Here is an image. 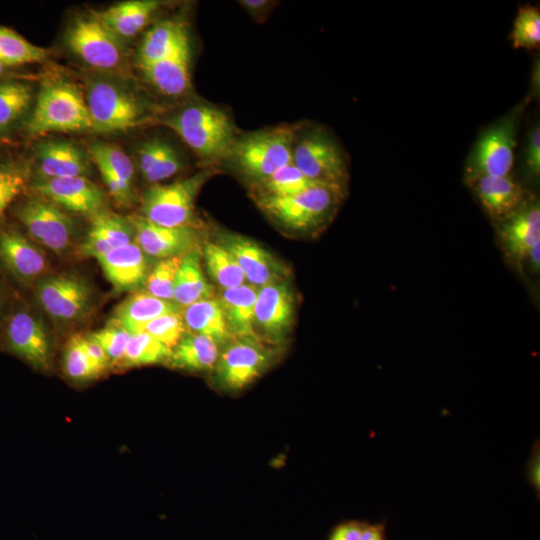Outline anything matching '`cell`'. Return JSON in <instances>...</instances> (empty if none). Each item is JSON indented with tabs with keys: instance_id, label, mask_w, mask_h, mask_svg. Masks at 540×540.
Returning a JSON list of instances; mask_svg holds the SVG:
<instances>
[{
	"instance_id": "cell-11",
	"label": "cell",
	"mask_w": 540,
	"mask_h": 540,
	"mask_svg": "<svg viewBox=\"0 0 540 540\" xmlns=\"http://www.w3.org/2000/svg\"><path fill=\"white\" fill-rule=\"evenodd\" d=\"M35 293L45 312L61 322L81 318L92 302L90 284L84 278L69 273L38 280Z\"/></svg>"
},
{
	"instance_id": "cell-42",
	"label": "cell",
	"mask_w": 540,
	"mask_h": 540,
	"mask_svg": "<svg viewBox=\"0 0 540 540\" xmlns=\"http://www.w3.org/2000/svg\"><path fill=\"white\" fill-rule=\"evenodd\" d=\"M89 336L103 348L109 363H117L121 362L132 334L112 320L106 327Z\"/></svg>"
},
{
	"instance_id": "cell-14",
	"label": "cell",
	"mask_w": 540,
	"mask_h": 540,
	"mask_svg": "<svg viewBox=\"0 0 540 540\" xmlns=\"http://www.w3.org/2000/svg\"><path fill=\"white\" fill-rule=\"evenodd\" d=\"M4 341L13 354L39 370L50 361V342L42 321L26 310L11 313L4 324Z\"/></svg>"
},
{
	"instance_id": "cell-50",
	"label": "cell",
	"mask_w": 540,
	"mask_h": 540,
	"mask_svg": "<svg viewBox=\"0 0 540 540\" xmlns=\"http://www.w3.org/2000/svg\"><path fill=\"white\" fill-rule=\"evenodd\" d=\"M360 540H386L385 525L364 523Z\"/></svg>"
},
{
	"instance_id": "cell-19",
	"label": "cell",
	"mask_w": 540,
	"mask_h": 540,
	"mask_svg": "<svg viewBox=\"0 0 540 540\" xmlns=\"http://www.w3.org/2000/svg\"><path fill=\"white\" fill-rule=\"evenodd\" d=\"M0 266L15 280L29 284L46 270L43 252L13 229L0 232Z\"/></svg>"
},
{
	"instance_id": "cell-23",
	"label": "cell",
	"mask_w": 540,
	"mask_h": 540,
	"mask_svg": "<svg viewBox=\"0 0 540 540\" xmlns=\"http://www.w3.org/2000/svg\"><path fill=\"white\" fill-rule=\"evenodd\" d=\"M41 179L85 176L89 163L84 153L68 141H48L42 143L36 154Z\"/></svg>"
},
{
	"instance_id": "cell-47",
	"label": "cell",
	"mask_w": 540,
	"mask_h": 540,
	"mask_svg": "<svg viewBox=\"0 0 540 540\" xmlns=\"http://www.w3.org/2000/svg\"><path fill=\"white\" fill-rule=\"evenodd\" d=\"M526 478L535 490L537 496L540 494V446L539 440L535 441L530 458L526 465Z\"/></svg>"
},
{
	"instance_id": "cell-1",
	"label": "cell",
	"mask_w": 540,
	"mask_h": 540,
	"mask_svg": "<svg viewBox=\"0 0 540 540\" xmlns=\"http://www.w3.org/2000/svg\"><path fill=\"white\" fill-rule=\"evenodd\" d=\"M200 158H227L236 140L234 124L227 113L209 104L189 105L165 120Z\"/></svg>"
},
{
	"instance_id": "cell-38",
	"label": "cell",
	"mask_w": 540,
	"mask_h": 540,
	"mask_svg": "<svg viewBox=\"0 0 540 540\" xmlns=\"http://www.w3.org/2000/svg\"><path fill=\"white\" fill-rule=\"evenodd\" d=\"M183 256L160 259L149 270L144 286L146 292L162 300L174 302V287L177 271Z\"/></svg>"
},
{
	"instance_id": "cell-48",
	"label": "cell",
	"mask_w": 540,
	"mask_h": 540,
	"mask_svg": "<svg viewBox=\"0 0 540 540\" xmlns=\"http://www.w3.org/2000/svg\"><path fill=\"white\" fill-rule=\"evenodd\" d=\"M364 523L359 521L343 522L333 529L329 540H360Z\"/></svg>"
},
{
	"instance_id": "cell-41",
	"label": "cell",
	"mask_w": 540,
	"mask_h": 540,
	"mask_svg": "<svg viewBox=\"0 0 540 540\" xmlns=\"http://www.w3.org/2000/svg\"><path fill=\"white\" fill-rule=\"evenodd\" d=\"M143 331L172 350L185 335L187 329L182 313L175 312L152 320Z\"/></svg>"
},
{
	"instance_id": "cell-25",
	"label": "cell",
	"mask_w": 540,
	"mask_h": 540,
	"mask_svg": "<svg viewBox=\"0 0 540 540\" xmlns=\"http://www.w3.org/2000/svg\"><path fill=\"white\" fill-rule=\"evenodd\" d=\"M190 43L159 61L141 67L146 79L162 94L177 97L190 85Z\"/></svg>"
},
{
	"instance_id": "cell-8",
	"label": "cell",
	"mask_w": 540,
	"mask_h": 540,
	"mask_svg": "<svg viewBox=\"0 0 540 540\" xmlns=\"http://www.w3.org/2000/svg\"><path fill=\"white\" fill-rule=\"evenodd\" d=\"M91 119V131L115 133L141 125L145 108L125 86L106 79L92 80L85 96Z\"/></svg>"
},
{
	"instance_id": "cell-16",
	"label": "cell",
	"mask_w": 540,
	"mask_h": 540,
	"mask_svg": "<svg viewBox=\"0 0 540 540\" xmlns=\"http://www.w3.org/2000/svg\"><path fill=\"white\" fill-rule=\"evenodd\" d=\"M33 188L44 199L75 213L94 216L105 203L102 190L85 176L40 179Z\"/></svg>"
},
{
	"instance_id": "cell-36",
	"label": "cell",
	"mask_w": 540,
	"mask_h": 540,
	"mask_svg": "<svg viewBox=\"0 0 540 540\" xmlns=\"http://www.w3.org/2000/svg\"><path fill=\"white\" fill-rule=\"evenodd\" d=\"M510 39L514 48L538 50L540 46V10L530 3L519 6Z\"/></svg>"
},
{
	"instance_id": "cell-53",
	"label": "cell",
	"mask_w": 540,
	"mask_h": 540,
	"mask_svg": "<svg viewBox=\"0 0 540 540\" xmlns=\"http://www.w3.org/2000/svg\"><path fill=\"white\" fill-rule=\"evenodd\" d=\"M532 79H533V84H532L533 91L531 93L535 95L536 93L537 94L539 93V61L538 59L537 61L534 62Z\"/></svg>"
},
{
	"instance_id": "cell-28",
	"label": "cell",
	"mask_w": 540,
	"mask_h": 540,
	"mask_svg": "<svg viewBox=\"0 0 540 540\" xmlns=\"http://www.w3.org/2000/svg\"><path fill=\"white\" fill-rule=\"evenodd\" d=\"M175 312H181V308L174 302L159 299L147 292L136 293L117 307L113 321L134 334L143 331L149 322L159 316Z\"/></svg>"
},
{
	"instance_id": "cell-5",
	"label": "cell",
	"mask_w": 540,
	"mask_h": 540,
	"mask_svg": "<svg viewBox=\"0 0 540 540\" xmlns=\"http://www.w3.org/2000/svg\"><path fill=\"white\" fill-rule=\"evenodd\" d=\"M528 100L519 103L507 115L481 132L465 162L466 183L479 176L511 174L517 146L518 120Z\"/></svg>"
},
{
	"instance_id": "cell-15",
	"label": "cell",
	"mask_w": 540,
	"mask_h": 540,
	"mask_svg": "<svg viewBox=\"0 0 540 540\" xmlns=\"http://www.w3.org/2000/svg\"><path fill=\"white\" fill-rule=\"evenodd\" d=\"M134 242L147 257L166 259L197 250L198 233L192 226L166 227L141 216L130 219Z\"/></svg>"
},
{
	"instance_id": "cell-39",
	"label": "cell",
	"mask_w": 540,
	"mask_h": 540,
	"mask_svg": "<svg viewBox=\"0 0 540 540\" xmlns=\"http://www.w3.org/2000/svg\"><path fill=\"white\" fill-rule=\"evenodd\" d=\"M94 162L104 164L127 187L132 188L134 165L129 156L118 146L107 143H95L90 147Z\"/></svg>"
},
{
	"instance_id": "cell-30",
	"label": "cell",
	"mask_w": 540,
	"mask_h": 540,
	"mask_svg": "<svg viewBox=\"0 0 540 540\" xmlns=\"http://www.w3.org/2000/svg\"><path fill=\"white\" fill-rule=\"evenodd\" d=\"M220 347L210 338L186 332L172 349L168 363L191 372H212Z\"/></svg>"
},
{
	"instance_id": "cell-45",
	"label": "cell",
	"mask_w": 540,
	"mask_h": 540,
	"mask_svg": "<svg viewBox=\"0 0 540 540\" xmlns=\"http://www.w3.org/2000/svg\"><path fill=\"white\" fill-rule=\"evenodd\" d=\"M171 145L160 138H152L143 142L137 151L138 167L144 177L162 159Z\"/></svg>"
},
{
	"instance_id": "cell-26",
	"label": "cell",
	"mask_w": 540,
	"mask_h": 540,
	"mask_svg": "<svg viewBox=\"0 0 540 540\" xmlns=\"http://www.w3.org/2000/svg\"><path fill=\"white\" fill-rule=\"evenodd\" d=\"M160 5L155 0H131L95 14L118 38H131L148 24Z\"/></svg>"
},
{
	"instance_id": "cell-34",
	"label": "cell",
	"mask_w": 540,
	"mask_h": 540,
	"mask_svg": "<svg viewBox=\"0 0 540 540\" xmlns=\"http://www.w3.org/2000/svg\"><path fill=\"white\" fill-rule=\"evenodd\" d=\"M32 100L29 84L0 80V132L11 128L28 110Z\"/></svg>"
},
{
	"instance_id": "cell-9",
	"label": "cell",
	"mask_w": 540,
	"mask_h": 540,
	"mask_svg": "<svg viewBox=\"0 0 540 540\" xmlns=\"http://www.w3.org/2000/svg\"><path fill=\"white\" fill-rule=\"evenodd\" d=\"M212 173L203 170L169 184H153L143 196L141 217L166 227L192 226L196 198Z\"/></svg>"
},
{
	"instance_id": "cell-4",
	"label": "cell",
	"mask_w": 540,
	"mask_h": 540,
	"mask_svg": "<svg viewBox=\"0 0 540 540\" xmlns=\"http://www.w3.org/2000/svg\"><path fill=\"white\" fill-rule=\"evenodd\" d=\"M294 136L287 125L249 133L236 138L227 158L259 184L292 163Z\"/></svg>"
},
{
	"instance_id": "cell-54",
	"label": "cell",
	"mask_w": 540,
	"mask_h": 540,
	"mask_svg": "<svg viewBox=\"0 0 540 540\" xmlns=\"http://www.w3.org/2000/svg\"><path fill=\"white\" fill-rule=\"evenodd\" d=\"M8 69L9 68H7L6 66H4L3 64L0 63V80H2L3 75L6 74Z\"/></svg>"
},
{
	"instance_id": "cell-32",
	"label": "cell",
	"mask_w": 540,
	"mask_h": 540,
	"mask_svg": "<svg viewBox=\"0 0 540 540\" xmlns=\"http://www.w3.org/2000/svg\"><path fill=\"white\" fill-rule=\"evenodd\" d=\"M203 259L209 276L222 289L235 288L247 283L234 256L219 242L205 244Z\"/></svg>"
},
{
	"instance_id": "cell-12",
	"label": "cell",
	"mask_w": 540,
	"mask_h": 540,
	"mask_svg": "<svg viewBox=\"0 0 540 540\" xmlns=\"http://www.w3.org/2000/svg\"><path fill=\"white\" fill-rule=\"evenodd\" d=\"M16 216L29 235L46 248L60 254L70 247L73 220L54 203L44 198L29 200L16 210Z\"/></svg>"
},
{
	"instance_id": "cell-46",
	"label": "cell",
	"mask_w": 540,
	"mask_h": 540,
	"mask_svg": "<svg viewBox=\"0 0 540 540\" xmlns=\"http://www.w3.org/2000/svg\"><path fill=\"white\" fill-rule=\"evenodd\" d=\"M181 167L182 161L178 152L170 146L160 162L144 176V179L149 183L159 184L174 176Z\"/></svg>"
},
{
	"instance_id": "cell-40",
	"label": "cell",
	"mask_w": 540,
	"mask_h": 540,
	"mask_svg": "<svg viewBox=\"0 0 540 540\" xmlns=\"http://www.w3.org/2000/svg\"><path fill=\"white\" fill-rule=\"evenodd\" d=\"M64 367L67 375L74 380H88L100 375L103 371L88 355L83 337L73 336L66 347Z\"/></svg>"
},
{
	"instance_id": "cell-52",
	"label": "cell",
	"mask_w": 540,
	"mask_h": 540,
	"mask_svg": "<svg viewBox=\"0 0 540 540\" xmlns=\"http://www.w3.org/2000/svg\"><path fill=\"white\" fill-rule=\"evenodd\" d=\"M240 3L250 12H261L270 4L269 1L265 0H244Z\"/></svg>"
},
{
	"instance_id": "cell-24",
	"label": "cell",
	"mask_w": 540,
	"mask_h": 540,
	"mask_svg": "<svg viewBox=\"0 0 540 540\" xmlns=\"http://www.w3.org/2000/svg\"><path fill=\"white\" fill-rule=\"evenodd\" d=\"M258 287L245 283L222 289L217 297L232 337L262 340L255 329V303Z\"/></svg>"
},
{
	"instance_id": "cell-51",
	"label": "cell",
	"mask_w": 540,
	"mask_h": 540,
	"mask_svg": "<svg viewBox=\"0 0 540 540\" xmlns=\"http://www.w3.org/2000/svg\"><path fill=\"white\" fill-rule=\"evenodd\" d=\"M528 260L530 269L533 272L539 271L540 266V241L535 243L527 254L525 261ZM524 261V262H525Z\"/></svg>"
},
{
	"instance_id": "cell-7",
	"label": "cell",
	"mask_w": 540,
	"mask_h": 540,
	"mask_svg": "<svg viewBox=\"0 0 540 540\" xmlns=\"http://www.w3.org/2000/svg\"><path fill=\"white\" fill-rule=\"evenodd\" d=\"M292 163L311 181L346 190L348 167L336 140L320 126L295 133Z\"/></svg>"
},
{
	"instance_id": "cell-17",
	"label": "cell",
	"mask_w": 540,
	"mask_h": 540,
	"mask_svg": "<svg viewBox=\"0 0 540 540\" xmlns=\"http://www.w3.org/2000/svg\"><path fill=\"white\" fill-rule=\"evenodd\" d=\"M218 242L234 256L248 284L259 288L285 279V268L253 240L239 234L223 233Z\"/></svg>"
},
{
	"instance_id": "cell-43",
	"label": "cell",
	"mask_w": 540,
	"mask_h": 540,
	"mask_svg": "<svg viewBox=\"0 0 540 540\" xmlns=\"http://www.w3.org/2000/svg\"><path fill=\"white\" fill-rule=\"evenodd\" d=\"M25 188L21 171L13 167L0 168V217Z\"/></svg>"
},
{
	"instance_id": "cell-10",
	"label": "cell",
	"mask_w": 540,
	"mask_h": 540,
	"mask_svg": "<svg viewBox=\"0 0 540 540\" xmlns=\"http://www.w3.org/2000/svg\"><path fill=\"white\" fill-rule=\"evenodd\" d=\"M65 41L68 48L92 68L108 71L122 62L121 39L95 12L75 18L67 29Z\"/></svg>"
},
{
	"instance_id": "cell-3",
	"label": "cell",
	"mask_w": 540,
	"mask_h": 540,
	"mask_svg": "<svg viewBox=\"0 0 540 540\" xmlns=\"http://www.w3.org/2000/svg\"><path fill=\"white\" fill-rule=\"evenodd\" d=\"M92 129L85 97L71 82L54 80L39 90L34 109L26 123L32 136L51 132H81Z\"/></svg>"
},
{
	"instance_id": "cell-18",
	"label": "cell",
	"mask_w": 540,
	"mask_h": 540,
	"mask_svg": "<svg viewBox=\"0 0 540 540\" xmlns=\"http://www.w3.org/2000/svg\"><path fill=\"white\" fill-rule=\"evenodd\" d=\"M498 227L500 241L507 256L522 265L533 245L540 241V205L538 199L526 198Z\"/></svg>"
},
{
	"instance_id": "cell-37",
	"label": "cell",
	"mask_w": 540,
	"mask_h": 540,
	"mask_svg": "<svg viewBox=\"0 0 540 540\" xmlns=\"http://www.w3.org/2000/svg\"><path fill=\"white\" fill-rule=\"evenodd\" d=\"M316 184L318 183L309 180L293 163H290L259 183L261 190L259 196H289Z\"/></svg>"
},
{
	"instance_id": "cell-2",
	"label": "cell",
	"mask_w": 540,
	"mask_h": 540,
	"mask_svg": "<svg viewBox=\"0 0 540 540\" xmlns=\"http://www.w3.org/2000/svg\"><path fill=\"white\" fill-rule=\"evenodd\" d=\"M345 191L316 184L289 196H259L258 204L285 229L296 232L317 231L333 218Z\"/></svg>"
},
{
	"instance_id": "cell-44",
	"label": "cell",
	"mask_w": 540,
	"mask_h": 540,
	"mask_svg": "<svg viewBox=\"0 0 540 540\" xmlns=\"http://www.w3.org/2000/svg\"><path fill=\"white\" fill-rule=\"evenodd\" d=\"M527 137L523 149V169L525 175L533 180H538L540 175V126L535 121L527 131Z\"/></svg>"
},
{
	"instance_id": "cell-21",
	"label": "cell",
	"mask_w": 540,
	"mask_h": 540,
	"mask_svg": "<svg viewBox=\"0 0 540 540\" xmlns=\"http://www.w3.org/2000/svg\"><path fill=\"white\" fill-rule=\"evenodd\" d=\"M97 261L117 291L138 288L144 284L149 272L147 256L135 242L114 248Z\"/></svg>"
},
{
	"instance_id": "cell-29",
	"label": "cell",
	"mask_w": 540,
	"mask_h": 540,
	"mask_svg": "<svg viewBox=\"0 0 540 540\" xmlns=\"http://www.w3.org/2000/svg\"><path fill=\"white\" fill-rule=\"evenodd\" d=\"M182 315L188 332L206 336L220 348L234 339L217 297L201 300L187 306Z\"/></svg>"
},
{
	"instance_id": "cell-49",
	"label": "cell",
	"mask_w": 540,
	"mask_h": 540,
	"mask_svg": "<svg viewBox=\"0 0 540 540\" xmlns=\"http://www.w3.org/2000/svg\"><path fill=\"white\" fill-rule=\"evenodd\" d=\"M83 343L90 358L102 371H104L109 364V359L103 348L90 336L83 337Z\"/></svg>"
},
{
	"instance_id": "cell-22",
	"label": "cell",
	"mask_w": 540,
	"mask_h": 540,
	"mask_svg": "<svg viewBox=\"0 0 540 540\" xmlns=\"http://www.w3.org/2000/svg\"><path fill=\"white\" fill-rule=\"evenodd\" d=\"M132 242L134 229L130 219L102 211L93 216L80 253L84 257L98 259L110 250Z\"/></svg>"
},
{
	"instance_id": "cell-20",
	"label": "cell",
	"mask_w": 540,
	"mask_h": 540,
	"mask_svg": "<svg viewBox=\"0 0 540 540\" xmlns=\"http://www.w3.org/2000/svg\"><path fill=\"white\" fill-rule=\"evenodd\" d=\"M488 215L500 222L515 212L528 197L511 174L479 176L468 183Z\"/></svg>"
},
{
	"instance_id": "cell-31",
	"label": "cell",
	"mask_w": 540,
	"mask_h": 540,
	"mask_svg": "<svg viewBox=\"0 0 540 540\" xmlns=\"http://www.w3.org/2000/svg\"><path fill=\"white\" fill-rule=\"evenodd\" d=\"M213 286L207 281L198 250L182 257L174 287V303L181 309L201 300L213 298Z\"/></svg>"
},
{
	"instance_id": "cell-27",
	"label": "cell",
	"mask_w": 540,
	"mask_h": 540,
	"mask_svg": "<svg viewBox=\"0 0 540 540\" xmlns=\"http://www.w3.org/2000/svg\"><path fill=\"white\" fill-rule=\"evenodd\" d=\"M190 43L184 24L168 19L154 25L144 36L138 51L139 67L147 66Z\"/></svg>"
},
{
	"instance_id": "cell-35",
	"label": "cell",
	"mask_w": 540,
	"mask_h": 540,
	"mask_svg": "<svg viewBox=\"0 0 540 540\" xmlns=\"http://www.w3.org/2000/svg\"><path fill=\"white\" fill-rule=\"evenodd\" d=\"M171 351L151 335L141 331L132 334L121 363L134 367L168 362Z\"/></svg>"
},
{
	"instance_id": "cell-33",
	"label": "cell",
	"mask_w": 540,
	"mask_h": 540,
	"mask_svg": "<svg viewBox=\"0 0 540 540\" xmlns=\"http://www.w3.org/2000/svg\"><path fill=\"white\" fill-rule=\"evenodd\" d=\"M46 49L36 46L17 32L0 26V63L7 68L44 61Z\"/></svg>"
},
{
	"instance_id": "cell-6",
	"label": "cell",
	"mask_w": 540,
	"mask_h": 540,
	"mask_svg": "<svg viewBox=\"0 0 540 540\" xmlns=\"http://www.w3.org/2000/svg\"><path fill=\"white\" fill-rule=\"evenodd\" d=\"M279 358L278 347L260 339L235 338L220 348L212 370L220 391L237 393L260 378Z\"/></svg>"
},
{
	"instance_id": "cell-13",
	"label": "cell",
	"mask_w": 540,
	"mask_h": 540,
	"mask_svg": "<svg viewBox=\"0 0 540 540\" xmlns=\"http://www.w3.org/2000/svg\"><path fill=\"white\" fill-rule=\"evenodd\" d=\"M293 319L294 297L285 279L258 288L255 329L262 340L279 345L289 334Z\"/></svg>"
}]
</instances>
